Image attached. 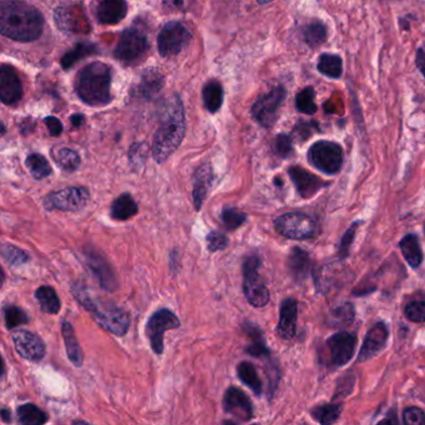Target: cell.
I'll return each instance as SVG.
<instances>
[{
    "label": "cell",
    "instance_id": "ffe728a7",
    "mask_svg": "<svg viewBox=\"0 0 425 425\" xmlns=\"http://www.w3.org/2000/svg\"><path fill=\"white\" fill-rule=\"evenodd\" d=\"M55 21L59 29L65 32H86L90 28L84 13L77 6L59 8L55 13Z\"/></svg>",
    "mask_w": 425,
    "mask_h": 425
},
{
    "label": "cell",
    "instance_id": "11a10c76",
    "mask_svg": "<svg viewBox=\"0 0 425 425\" xmlns=\"http://www.w3.org/2000/svg\"><path fill=\"white\" fill-rule=\"evenodd\" d=\"M389 415V418L383 419V420H380V424H394V423H398V419H397V415H392V414H388Z\"/></svg>",
    "mask_w": 425,
    "mask_h": 425
},
{
    "label": "cell",
    "instance_id": "f35d334b",
    "mask_svg": "<svg viewBox=\"0 0 425 425\" xmlns=\"http://www.w3.org/2000/svg\"><path fill=\"white\" fill-rule=\"evenodd\" d=\"M26 164L29 168V171H30V174L32 175V177L37 179V180H43V179L48 177L49 175H52V170L50 168V164L48 162L43 155H29L26 157Z\"/></svg>",
    "mask_w": 425,
    "mask_h": 425
},
{
    "label": "cell",
    "instance_id": "7c38bea8",
    "mask_svg": "<svg viewBox=\"0 0 425 425\" xmlns=\"http://www.w3.org/2000/svg\"><path fill=\"white\" fill-rule=\"evenodd\" d=\"M357 337L348 332H339L330 335L326 341L328 352V363L332 367H343L353 358Z\"/></svg>",
    "mask_w": 425,
    "mask_h": 425
},
{
    "label": "cell",
    "instance_id": "7402d4cb",
    "mask_svg": "<svg viewBox=\"0 0 425 425\" xmlns=\"http://www.w3.org/2000/svg\"><path fill=\"white\" fill-rule=\"evenodd\" d=\"M213 170L211 165L205 164L197 168L195 177H193L192 197L196 211H200L201 207L206 200L207 193L212 186Z\"/></svg>",
    "mask_w": 425,
    "mask_h": 425
},
{
    "label": "cell",
    "instance_id": "ab89813d",
    "mask_svg": "<svg viewBox=\"0 0 425 425\" xmlns=\"http://www.w3.org/2000/svg\"><path fill=\"white\" fill-rule=\"evenodd\" d=\"M54 160L65 171H75L80 166V156L71 148H59L54 154Z\"/></svg>",
    "mask_w": 425,
    "mask_h": 425
},
{
    "label": "cell",
    "instance_id": "f6af8a7d",
    "mask_svg": "<svg viewBox=\"0 0 425 425\" xmlns=\"http://www.w3.org/2000/svg\"><path fill=\"white\" fill-rule=\"evenodd\" d=\"M362 221H355L352 225L349 226L347 231L344 232L343 237H342L341 242H339V247H338V255L341 258H347L350 251V247L353 245L355 239V233L359 228Z\"/></svg>",
    "mask_w": 425,
    "mask_h": 425
},
{
    "label": "cell",
    "instance_id": "7dc6e473",
    "mask_svg": "<svg viewBox=\"0 0 425 425\" xmlns=\"http://www.w3.org/2000/svg\"><path fill=\"white\" fill-rule=\"evenodd\" d=\"M406 317L415 323L425 322V301H413L408 303L404 309Z\"/></svg>",
    "mask_w": 425,
    "mask_h": 425
},
{
    "label": "cell",
    "instance_id": "9a60e30c",
    "mask_svg": "<svg viewBox=\"0 0 425 425\" xmlns=\"http://www.w3.org/2000/svg\"><path fill=\"white\" fill-rule=\"evenodd\" d=\"M85 259L94 277L97 278V282L101 286V288L108 292H112L117 288V279L115 273L111 270V266L105 258L99 255L97 252L88 250L85 252Z\"/></svg>",
    "mask_w": 425,
    "mask_h": 425
},
{
    "label": "cell",
    "instance_id": "9f6ffc18",
    "mask_svg": "<svg viewBox=\"0 0 425 425\" xmlns=\"http://www.w3.org/2000/svg\"><path fill=\"white\" fill-rule=\"evenodd\" d=\"M10 415H12V414H10V412H9L8 409H6V408H3V409H1V419H3V422H4V423H9V422H12V417H10Z\"/></svg>",
    "mask_w": 425,
    "mask_h": 425
},
{
    "label": "cell",
    "instance_id": "f1b7e54d",
    "mask_svg": "<svg viewBox=\"0 0 425 425\" xmlns=\"http://www.w3.org/2000/svg\"><path fill=\"white\" fill-rule=\"evenodd\" d=\"M35 298L39 306L44 313L48 315H58L61 308V302L59 299L55 290L50 286H41L35 290Z\"/></svg>",
    "mask_w": 425,
    "mask_h": 425
},
{
    "label": "cell",
    "instance_id": "7bdbcfd3",
    "mask_svg": "<svg viewBox=\"0 0 425 425\" xmlns=\"http://www.w3.org/2000/svg\"><path fill=\"white\" fill-rule=\"evenodd\" d=\"M4 321L8 329H14L29 322L26 312L17 306H8L4 308Z\"/></svg>",
    "mask_w": 425,
    "mask_h": 425
},
{
    "label": "cell",
    "instance_id": "e0dca14e",
    "mask_svg": "<svg viewBox=\"0 0 425 425\" xmlns=\"http://www.w3.org/2000/svg\"><path fill=\"white\" fill-rule=\"evenodd\" d=\"M389 338V329L386 323L379 322L368 330L366 339L363 342L358 362H366L372 359L373 357L380 353Z\"/></svg>",
    "mask_w": 425,
    "mask_h": 425
},
{
    "label": "cell",
    "instance_id": "ba28073f",
    "mask_svg": "<svg viewBox=\"0 0 425 425\" xmlns=\"http://www.w3.org/2000/svg\"><path fill=\"white\" fill-rule=\"evenodd\" d=\"M90 200V192L86 187H66L59 191L48 193L44 206L48 211L77 212L83 210Z\"/></svg>",
    "mask_w": 425,
    "mask_h": 425
},
{
    "label": "cell",
    "instance_id": "836d02e7",
    "mask_svg": "<svg viewBox=\"0 0 425 425\" xmlns=\"http://www.w3.org/2000/svg\"><path fill=\"white\" fill-rule=\"evenodd\" d=\"M97 50V48L95 44L79 43L61 58V66L64 69H70L74 65L77 64V61H80L81 59L90 57L92 54H95Z\"/></svg>",
    "mask_w": 425,
    "mask_h": 425
},
{
    "label": "cell",
    "instance_id": "5bb4252c",
    "mask_svg": "<svg viewBox=\"0 0 425 425\" xmlns=\"http://www.w3.org/2000/svg\"><path fill=\"white\" fill-rule=\"evenodd\" d=\"M15 350L20 357L30 362H40L46 355V344L39 335L29 330L19 329L13 333Z\"/></svg>",
    "mask_w": 425,
    "mask_h": 425
},
{
    "label": "cell",
    "instance_id": "d590c367",
    "mask_svg": "<svg viewBox=\"0 0 425 425\" xmlns=\"http://www.w3.org/2000/svg\"><path fill=\"white\" fill-rule=\"evenodd\" d=\"M327 26H324L321 21H313L309 23L308 26L303 28V38L304 41L308 44L309 48L315 49L318 46H322L323 43L327 40Z\"/></svg>",
    "mask_w": 425,
    "mask_h": 425
},
{
    "label": "cell",
    "instance_id": "f546056e",
    "mask_svg": "<svg viewBox=\"0 0 425 425\" xmlns=\"http://www.w3.org/2000/svg\"><path fill=\"white\" fill-rule=\"evenodd\" d=\"M239 380L248 386L256 395L262 394V380L259 378L256 367L250 362H241L237 367Z\"/></svg>",
    "mask_w": 425,
    "mask_h": 425
},
{
    "label": "cell",
    "instance_id": "74e56055",
    "mask_svg": "<svg viewBox=\"0 0 425 425\" xmlns=\"http://www.w3.org/2000/svg\"><path fill=\"white\" fill-rule=\"evenodd\" d=\"M164 80L161 74L155 70H146L141 79L139 90L144 97H152L161 90Z\"/></svg>",
    "mask_w": 425,
    "mask_h": 425
},
{
    "label": "cell",
    "instance_id": "60d3db41",
    "mask_svg": "<svg viewBox=\"0 0 425 425\" xmlns=\"http://www.w3.org/2000/svg\"><path fill=\"white\" fill-rule=\"evenodd\" d=\"M315 97H316V91L312 88H304L303 90L299 91L297 94L296 97V108L299 112L307 114V115H313L317 111L316 103H315Z\"/></svg>",
    "mask_w": 425,
    "mask_h": 425
},
{
    "label": "cell",
    "instance_id": "2e32d148",
    "mask_svg": "<svg viewBox=\"0 0 425 425\" xmlns=\"http://www.w3.org/2000/svg\"><path fill=\"white\" fill-rule=\"evenodd\" d=\"M224 408L239 422H250L253 419L251 400L239 388H228L224 397Z\"/></svg>",
    "mask_w": 425,
    "mask_h": 425
},
{
    "label": "cell",
    "instance_id": "e575fe53",
    "mask_svg": "<svg viewBox=\"0 0 425 425\" xmlns=\"http://www.w3.org/2000/svg\"><path fill=\"white\" fill-rule=\"evenodd\" d=\"M202 97L206 105L207 110L211 112H216L221 108L222 101H224V89L222 85L219 84L216 80L208 81L204 91H202Z\"/></svg>",
    "mask_w": 425,
    "mask_h": 425
},
{
    "label": "cell",
    "instance_id": "8992f818",
    "mask_svg": "<svg viewBox=\"0 0 425 425\" xmlns=\"http://www.w3.org/2000/svg\"><path fill=\"white\" fill-rule=\"evenodd\" d=\"M308 161L324 174H337L343 165V148L337 142L319 140L309 148Z\"/></svg>",
    "mask_w": 425,
    "mask_h": 425
},
{
    "label": "cell",
    "instance_id": "8d00e7d4",
    "mask_svg": "<svg viewBox=\"0 0 425 425\" xmlns=\"http://www.w3.org/2000/svg\"><path fill=\"white\" fill-rule=\"evenodd\" d=\"M18 418L21 424L41 425L48 422V415L35 404H24L18 408Z\"/></svg>",
    "mask_w": 425,
    "mask_h": 425
},
{
    "label": "cell",
    "instance_id": "5b68a950",
    "mask_svg": "<svg viewBox=\"0 0 425 425\" xmlns=\"http://www.w3.org/2000/svg\"><path fill=\"white\" fill-rule=\"evenodd\" d=\"M275 228L287 239L303 241L316 236L318 225L306 213L287 212L275 219Z\"/></svg>",
    "mask_w": 425,
    "mask_h": 425
},
{
    "label": "cell",
    "instance_id": "cb8c5ba5",
    "mask_svg": "<svg viewBox=\"0 0 425 425\" xmlns=\"http://www.w3.org/2000/svg\"><path fill=\"white\" fill-rule=\"evenodd\" d=\"M287 267L290 270V276L297 282H302L308 277L309 270L312 268V261L309 257V253L299 247H295L290 251Z\"/></svg>",
    "mask_w": 425,
    "mask_h": 425
},
{
    "label": "cell",
    "instance_id": "603a6c76",
    "mask_svg": "<svg viewBox=\"0 0 425 425\" xmlns=\"http://www.w3.org/2000/svg\"><path fill=\"white\" fill-rule=\"evenodd\" d=\"M128 4L125 0H101L97 9V20L101 24L114 26L126 17Z\"/></svg>",
    "mask_w": 425,
    "mask_h": 425
},
{
    "label": "cell",
    "instance_id": "db71d44e",
    "mask_svg": "<svg viewBox=\"0 0 425 425\" xmlns=\"http://www.w3.org/2000/svg\"><path fill=\"white\" fill-rule=\"evenodd\" d=\"M71 123L72 125L75 126V128H79V126H81L83 123H84V116L80 115V114H77V115L71 116Z\"/></svg>",
    "mask_w": 425,
    "mask_h": 425
},
{
    "label": "cell",
    "instance_id": "7a4b0ae2",
    "mask_svg": "<svg viewBox=\"0 0 425 425\" xmlns=\"http://www.w3.org/2000/svg\"><path fill=\"white\" fill-rule=\"evenodd\" d=\"M186 131L184 106L179 97L175 95L168 103V110L156 131L152 144L155 161L162 164L179 148Z\"/></svg>",
    "mask_w": 425,
    "mask_h": 425
},
{
    "label": "cell",
    "instance_id": "bcb514c9",
    "mask_svg": "<svg viewBox=\"0 0 425 425\" xmlns=\"http://www.w3.org/2000/svg\"><path fill=\"white\" fill-rule=\"evenodd\" d=\"M273 150L279 157L287 159L293 154V140L287 134H279L273 142Z\"/></svg>",
    "mask_w": 425,
    "mask_h": 425
},
{
    "label": "cell",
    "instance_id": "30bf717a",
    "mask_svg": "<svg viewBox=\"0 0 425 425\" xmlns=\"http://www.w3.org/2000/svg\"><path fill=\"white\" fill-rule=\"evenodd\" d=\"M287 91L284 86H277L270 92L258 97L252 106V116L261 126L270 129L277 120L278 110L282 106Z\"/></svg>",
    "mask_w": 425,
    "mask_h": 425
},
{
    "label": "cell",
    "instance_id": "3957f363",
    "mask_svg": "<svg viewBox=\"0 0 425 425\" xmlns=\"http://www.w3.org/2000/svg\"><path fill=\"white\" fill-rule=\"evenodd\" d=\"M71 292L77 302L90 313L92 318L103 329L117 337H123L128 333L130 327V317L128 312H125L123 308L103 304L91 298L89 290L81 282L72 284Z\"/></svg>",
    "mask_w": 425,
    "mask_h": 425
},
{
    "label": "cell",
    "instance_id": "83f0119b",
    "mask_svg": "<svg viewBox=\"0 0 425 425\" xmlns=\"http://www.w3.org/2000/svg\"><path fill=\"white\" fill-rule=\"evenodd\" d=\"M399 247L400 251L406 258V264L412 268H418L423 262V251L418 236L414 233L406 235V237L400 241Z\"/></svg>",
    "mask_w": 425,
    "mask_h": 425
},
{
    "label": "cell",
    "instance_id": "680465c9",
    "mask_svg": "<svg viewBox=\"0 0 425 425\" xmlns=\"http://www.w3.org/2000/svg\"><path fill=\"white\" fill-rule=\"evenodd\" d=\"M424 231H425V226H424Z\"/></svg>",
    "mask_w": 425,
    "mask_h": 425
},
{
    "label": "cell",
    "instance_id": "52a82bcc",
    "mask_svg": "<svg viewBox=\"0 0 425 425\" xmlns=\"http://www.w3.org/2000/svg\"><path fill=\"white\" fill-rule=\"evenodd\" d=\"M259 266L261 259L257 256L247 258L244 264V293L248 303L257 308L270 302V290L258 272Z\"/></svg>",
    "mask_w": 425,
    "mask_h": 425
},
{
    "label": "cell",
    "instance_id": "1f68e13d",
    "mask_svg": "<svg viewBox=\"0 0 425 425\" xmlns=\"http://www.w3.org/2000/svg\"><path fill=\"white\" fill-rule=\"evenodd\" d=\"M342 413V404L339 403H324L317 406L312 409L310 415L312 418L318 422L319 424H333L338 420Z\"/></svg>",
    "mask_w": 425,
    "mask_h": 425
},
{
    "label": "cell",
    "instance_id": "44dd1931",
    "mask_svg": "<svg viewBox=\"0 0 425 425\" xmlns=\"http://www.w3.org/2000/svg\"><path fill=\"white\" fill-rule=\"evenodd\" d=\"M297 313L298 302L295 298H286L281 303L279 321H278L277 335L286 341L292 339L296 335Z\"/></svg>",
    "mask_w": 425,
    "mask_h": 425
},
{
    "label": "cell",
    "instance_id": "c3c4849f",
    "mask_svg": "<svg viewBox=\"0 0 425 425\" xmlns=\"http://www.w3.org/2000/svg\"><path fill=\"white\" fill-rule=\"evenodd\" d=\"M207 248L210 252H217L225 250L230 244V239L225 233L219 231H211L206 237Z\"/></svg>",
    "mask_w": 425,
    "mask_h": 425
},
{
    "label": "cell",
    "instance_id": "d4e9b609",
    "mask_svg": "<svg viewBox=\"0 0 425 425\" xmlns=\"http://www.w3.org/2000/svg\"><path fill=\"white\" fill-rule=\"evenodd\" d=\"M61 333H63L65 348H66V353H68L69 359L75 367H81L83 362H84V355H83L81 348L79 346V342H77V335H75L71 323L68 322V321L63 322Z\"/></svg>",
    "mask_w": 425,
    "mask_h": 425
},
{
    "label": "cell",
    "instance_id": "ac0fdd59",
    "mask_svg": "<svg viewBox=\"0 0 425 425\" xmlns=\"http://www.w3.org/2000/svg\"><path fill=\"white\" fill-rule=\"evenodd\" d=\"M288 175H290L293 185L296 187L297 192L302 199L313 197L327 185L319 177H317L299 166H292L288 168Z\"/></svg>",
    "mask_w": 425,
    "mask_h": 425
},
{
    "label": "cell",
    "instance_id": "484cf974",
    "mask_svg": "<svg viewBox=\"0 0 425 425\" xmlns=\"http://www.w3.org/2000/svg\"><path fill=\"white\" fill-rule=\"evenodd\" d=\"M244 329L248 335V338L251 339V344L246 348V352L256 358L270 357V349L267 348L262 330L258 328L256 324H252V323H245Z\"/></svg>",
    "mask_w": 425,
    "mask_h": 425
},
{
    "label": "cell",
    "instance_id": "b9f144b4",
    "mask_svg": "<svg viewBox=\"0 0 425 425\" xmlns=\"http://www.w3.org/2000/svg\"><path fill=\"white\" fill-rule=\"evenodd\" d=\"M247 219V215L241 212L233 207H226L221 213V221L227 230L233 231L244 225Z\"/></svg>",
    "mask_w": 425,
    "mask_h": 425
},
{
    "label": "cell",
    "instance_id": "f907efd6",
    "mask_svg": "<svg viewBox=\"0 0 425 425\" xmlns=\"http://www.w3.org/2000/svg\"><path fill=\"white\" fill-rule=\"evenodd\" d=\"M148 156V146L145 144H134L130 148V162L135 166L142 165Z\"/></svg>",
    "mask_w": 425,
    "mask_h": 425
},
{
    "label": "cell",
    "instance_id": "d6a6232c",
    "mask_svg": "<svg viewBox=\"0 0 425 425\" xmlns=\"http://www.w3.org/2000/svg\"><path fill=\"white\" fill-rule=\"evenodd\" d=\"M355 321V308L350 303H343L332 309L327 316L329 327H344Z\"/></svg>",
    "mask_w": 425,
    "mask_h": 425
},
{
    "label": "cell",
    "instance_id": "d6986e66",
    "mask_svg": "<svg viewBox=\"0 0 425 425\" xmlns=\"http://www.w3.org/2000/svg\"><path fill=\"white\" fill-rule=\"evenodd\" d=\"M23 97V88L19 77L12 66L1 65L0 68V99L6 105L18 103Z\"/></svg>",
    "mask_w": 425,
    "mask_h": 425
},
{
    "label": "cell",
    "instance_id": "ee69618b",
    "mask_svg": "<svg viewBox=\"0 0 425 425\" xmlns=\"http://www.w3.org/2000/svg\"><path fill=\"white\" fill-rule=\"evenodd\" d=\"M1 256L7 261L8 264L14 266V267L23 266L29 261V255L13 245L1 246Z\"/></svg>",
    "mask_w": 425,
    "mask_h": 425
},
{
    "label": "cell",
    "instance_id": "681fc988",
    "mask_svg": "<svg viewBox=\"0 0 425 425\" xmlns=\"http://www.w3.org/2000/svg\"><path fill=\"white\" fill-rule=\"evenodd\" d=\"M403 422L409 425L425 424V413L417 406H409L403 413Z\"/></svg>",
    "mask_w": 425,
    "mask_h": 425
},
{
    "label": "cell",
    "instance_id": "4dcf8cb0",
    "mask_svg": "<svg viewBox=\"0 0 425 425\" xmlns=\"http://www.w3.org/2000/svg\"><path fill=\"white\" fill-rule=\"evenodd\" d=\"M318 71L329 79H339L343 74V61L335 54H322L318 59Z\"/></svg>",
    "mask_w": 425,
    "mask_h": 425
},
{
    "label": "cell",
    "instance_id": "4316f807",
    "mask_svg": "<svg viewBox=\"0 0 425 425\" xmlns=\"http://www.w3.org/2000/svg\"><path fill=\"white\" fill-rule=\"evenodd\" d=\"M137 211L139 207L134 197L130 193H123L112 202L110 208V216L116 221H126L135 216Z\"/></svg>",
    "mask_w": 425,
    "mask_h": 425
},
{
    "label": "cell",
    "instance_id": "8fae6325",
    "mask_svg": "<svg viewBox=\"0 0 425 425\" xmlns=\"http://www.w3.org/2000/svg\"><path fill=\"white\" fill-rule=\"evenodd\" d=\"M191 32L181 21H168L157 38L159 52L164 58L174 57L188 44Z\"/></svg>",
    "mask_w": 425,
    "mask_h": 425
},
{
    "label": "cell",
    "instance_id": "9c48e42d",
    "mask_svg": "<svg viewBox=\"0 0 425 425\" xmlns=\"http://www.w3.org/2000/svg\"><path fill=\"white\" fill-rule=\"evenodd\" d=\"M181 326L180 319L172 310L161 308L156 310L152 316L148 318L146 323V335L151 343V348L157 355H161L164 352V335L170 329L179 328Z\"/></svg>",
    "mask_w": 425,
    "mask_h": 425
},
{
    "label": "cell",
    "instance_id": "277c9868",
    "mask_svg": "<svg viewBox=\"0 0 425 425\" xmlns=\"http://www.w3.org/2000/svg\"><path fill=\"white\" fill-rule=\"evenodd\" d=\"M79 97L91 106H103L111 100V70L103 63H92L79 72L75 83Z\"/></svg>",
    "mask_w": 425,
    "mask_h": 425
},
{
    "label": "cell",
    "instance_id": "6da1fadb",
    "mask_svg": "<svg viewBox=\"0 0 425 425\" xmlns=\"http://www.w3.org/2000/svg\"><path fill=\"white\" fill-rule=\"evenodd\" d=\"M44 19L37 8L21 0H4L0 7V32L17 41H32L41 35Z\"/></svg>",
    "mask_w": 425,
    "mask_h": 425
},
{
    "label": "cell",
    "instance_id": "f5cc1de1",
    "mask_svg": "<svg viewBox=\"0 0 425 425\" xmlns=\"http://www.w3.org/2000/svg\"><path fill=\"white\" fill-rule=\"evenodd\" d=\"M415 63L418 66L419 70L422 72V75L425 77V49L424 48H419L417 52V59Z\"/></svg>",
    "mask_w": 425,
    "mask_h": 425
},
{
    "label": "cell",
    "instance_id": "6f0895ef",
    "mask_svg": "<svg viewBox=\"0 0 425 425\" xmlns=\"http://www.w3.org/2000/svg\"><path fill=\"white\" fill-rule=\"evenodd\" d=\"M257 1L259 4H268L272 0H257Z\"/></svg>",
    "mask_w": 425,
    "mask_h": 425
},
{
    "label": "cell",
    "instance_id": "4fadbf2b",
    "mask_svg": "<svg viewBox=\"0 0 425 425\" xmlns=\"http://www.w3.org/2000/svg\"><path fill=\"white\" fill-rule=\"evenodd\" d=\"M146 50L148 39L145 34L136 28H130L121 34V38L116 46L115 57L119 60L129 63L140 58Z\"/></svg>",
    "mask_w": 425,
    "mask_h": 425
},
{
    "label": "cell",
    "instance_id": "816d5d0a",
    "mask_svg": "<svg viewBox=\"0 0 425 425\" xmlns=\"http://www.w3.org/2000/svg\"><path fill=\"white\" fill-rule=\"evenodd\" d=\"M46 125L52 136H59L63 132V125H61V123L59 121L58 119L54 117V116L46 117Z\"/></svg>",
    "mask_w": 425,
    "mask_h": 425
}]
</instances>
